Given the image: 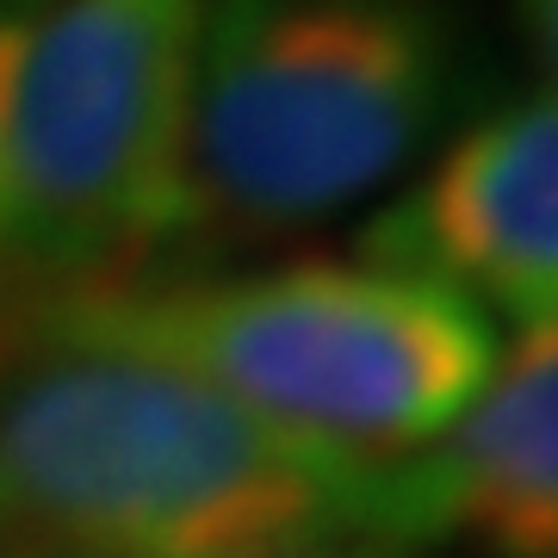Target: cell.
Returning a JSON list of instances; mask_svg holds the SVG:
<instances>
[{
	"label": "cell",
	"mask_w": 558,
	"mask_h": 558,
	"mask_svg": "<svg viewBox=\"0 0 558 558\" xmlns=\"http://www.w3.org/2000/svg\"><path fill=\"white\" fill-rule=\"evenodd\" d=\"M360 260L453 286L521 329L558 323V87L478 119L360 230Z\"/></svg>",
	"instance_id": "5"
},
{
	"label": "cell",
	"mask_w": 558,
	"mask_h": 558,
	"mask_svg": "<svg viewBox=\"0 0 558 558\" xmlns=\"http://www.w3.org/2000/svg\"><path fill=\"white\" fill-rule=\"evenodd\" d=\"M7 13H32V7H44V0H0Z\"/></svg>",
	"instance_id": "10"
},
{
	"label": "cell",
	"mask_w": 558,
	"mask_h": 558,
	"mask_svg": "<svg viewBox=\"0 0 558 558\" xmlns=\"http://www.w3.org/2000/svg\"><path fill=\"white\" fill-rule=\"evenodd\" d=\"M311 558H428L416 546H391V539H366V546H336V553H311Z\"/></svg>",
	"instance_id": "8"
},
{
	"label": "cell",
	"mask_w": 558,
	"mask_h": 558,
	"mask_svg": "<svg viewBox=\"0 0 558 558\" xmlns=\"http://www.w3.org/2000/svg\"><path fill=\"white\" fill-rule=\"evenodd\" d=\"M20 304H13V292H7V279H0V341H7V336H13V329H20Z\"/></svg>",
	"instance_id": "9"
},
{
	"label": "cell",
	"mask_w": 558,
	"mask_h": 558,
	"mask_svg": "<svg viewBox=\"0 0 558 558\" xmlns=\"http://www.w3.org/2000/svg\"><path fill=\"white\" fill-rule=\"evenodd\" d=\"M38 323L161 360L360 465L435 447L497 366V323L453 286L373 260L131 279Z\"/></svg>",
	"instance_id": "2"
},
{
	"label": "cell",
	"mask_w": 558,
	"mask_h": 558,
	"mask_svg": "<svg viewBox=\"0 0 558 558\" xmlns=\"http://www.w3.org/2000/svg\"><path fill=\"white\" fill-rule=\"evenodd\" d=\"M398 465L341 459L180 366L38 317L0 341V534L20 558L416 546Z\"/></svg>",
	"instance_id": "1"
},
{
	"label": "cell",
	"mask_w": 558,
	"mask_h": 558,
	"mask_svg": "<svg viewBox=\"0 0 558 558\" xmlns=\"http://www.w3.org/2000/svg\"><path fill=\"white\" fill-rule=\"evenodd\" d=\"M205 0H44L0 13V279L38 304L149 279L193 218Z\"/></svg>",
	"instance_id": "4"
},
{
	"label": "cell",
	"mask_w": 558,
	"mask_h": 558,
	"mask_svg": "<svg viewBox=\"0 0 558 558\" xmlns=\"http://www.w3.org/2000/svg\"><path fill=\"white\" fill-rule=\"evenodd\" d=\"M453 0H205L193 69V218L292 236L373 199L478 100Z\"/></svg>",
	"instance_id": "3"
},
{
	"label": "cell",
	"mask_w": 558,
	"mask_h": 558,
	"mask_svg": "<svg viewBox=\"0 0 558 558\" xmlns=\"http://www.w3.org/2000/svg\"><path fill=\"white\" fill-rule=\"evenodd\" d=\"M509 7H515V25L527 38V50L539 57V69L558 87V0H509Z\"/></svg>",
	"instance_id": "7"
},
{
	"label": "cell",
	"mask_w": 558,
	"mask_h": 558,
	"mask_svg": "<svg viewBox=\"0 0 558 558\" xmlns=\"http://www.w3.org/2000/svg\"><path fill=\"white\" fill-rule=\"evenodd\" d=\"M398 478L422 553L465 539L484 558H558V323L497 348L478 398Z\"/></svg>",
	"instance_id": "6"
}]
</instances>
